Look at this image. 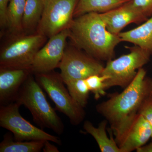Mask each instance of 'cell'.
Masks as SVG:
<instances>
[{
    "label": "cell",
    "mask_w": 152,
    "mask_h": 152,
    "mask_svg": "<svg viewBox=\"0 0 152 152\" xmlns=\"http://www.w3.org/2000/svg\"><path fill=\"white\" fill-rule=\"evenodd\" d=\"M26 0H10L7 10V21L9 31L15 35L23 32L22 20Z\"/></svg>",
    "instance_id": "obj_19"
},
{
    "label": "cell",
    "mask_w": 152,
    "mask_h": 152,
    "mask_svg": "<svg viewBox=\"0 0 152 152\" xmlns=\"http://www.w3.org/2000/svg\"><path fill=\"white\" fill-rule=\"evenodd\" d=\"M132 0H79L74 18L90 12L104 13Z\"/></svg>",
    "instance_id": "obj_16"
},
{
    "label": "cell",
    "mask_w": 152,
    "mask_h": 152,
    "mask_svg": "<svg viewBox=\"0 0 152 152\" xmlns=\"http://www.w3.org/2000/svg\"><path fill=\"white\" fill-rule=\"evenodd\" d=\"M107 123V120H104L99 123L98 127H96L90 121H86L84 123L83 129L94 138L101 152H121L113 137L111 129L109 130L110 137H109L107 135L106 128Z\"/></svg>",
    "instance_id": "obj_15"
},
{
    "label": "cell",
    "mask_w": 152,
    "mask_h": 152,
    "mask_svg": "<svg viewBox=\"0 0 152 152\" xmlns=\"http://www.w3.org/2000/svg\"><path fill=\"white\" fill-rule=\"evenodd\" d=\"M143 68L122 92L109 95L108 99L96 106V110L110 123L115 124L137 113L144 101L152 94V79L146 76Z\"/></svg>",
    "instance_id": "obj_2"
},
{
    "label": "cell",
    "mask_w": 152,
    "mask_h": 152,
    "mask_svg": "<svg viewBox=\"0 0 152 152\" xmlns=\"http://www.w3.org/2000/svg\"><path fill=\"white\" fill-rule=\"evenodd\" d=\"M69 35L68 28L49 38L48 42L39 49L35 57L31 69L32 73L35 75L46 73L58 67Z\"/></svg>",
    "instance_id": "obj_11"
},
{
    "label": "cell",
    "mask_w": 152,
    "mask_h": 152,
    "mask_svg": "<svg viewBox=\"0 0 152 152\" xmlns=\"http://www.w3.org/2000/svg\"><path fill=\"white\" fill-rule=\"evenodd\" d=\"M32 73L27 69L0 68V104L14 102L19 90Z\"/></svg>",
    "instance_id": "obj_13"
},
{
    "label": "cell",
    "mask_w": 152,
    "mask_h": 152,
    "mask_svg": "<svg viewBox=\"0 0 152 152\" xmlns=\"http://www.w3.org/2000/svg\"><path fill=\"white\" fill-rule=\"evenodd\" d=\"M104 67L100 61L77 48L65 49L58 66L60 75L65 84L75 80L86 79L93 75H101Z\"/></svg>",
    "instance_id": "obj_10"
},
{
    "label": "cell",
    "mask_w": 152,
    "mask_h": 152,
    "mask_svg": "<svg viewBox=\"0 0 152 152\" xmlns=\"http://www.w3.org/2000/svg\"><path fill=\"white\" fill-rule=\"evenodd\" d=\"M79 0H43L44 9L37 33L50 38L66 29L73 20Z\"/></svg>",
    "instance_id": "obj_9"
},
{
    "label": "cell",
    "mask_w": 152,
    "mask_h": 152,
    "mask_svg": "<svg viewBox=\"0 0 152 152\" xmlns=\"http://www.w3.org/2000/svg\"><path fill=\"white\" fill-rule=\"evenodd\" d=\"M43 9V0H26L22 20L23 32L30 34L37 28Z\"/></svg>",
    "instance_id": "obj_17"
},
{
    "label": "cell",
    "mask_w": 152,
    "mask_h": 152,
    "mask_svg": "<svg viewBox=\"0 0 152 152\" xmlns=\"http://www.w3.org/2000/svg\"><path fill=\"white\" fill-rule=\"evenodd\" d=\"M109 77L104 75H93L86 79L90 91L94 95L95 99L98 100L106 94L105 82Z\"/></svg>",
    "instance_id": "obj_21"
},
{
    "label": "cell",
    "mask_w": 152,
    "mask_h": 152,
    "mask_svg": "<svg viewBox=\"0 0 152 152\" xmlns=\"http://www.w3.org/2000/svg\"><path fill=\"white\" fill-rule=\"evenodd\" d=\"M138 113L148 122L152 128V94L144 101Z\"/></svg>",
    "instance_id": "obj_22"
},
{
    "label": "cell",
    "mask_w": 152,
    "mask_h": 152,
    "mask_svg": "<svg viewBox=\"0 0 152 152\" xmlns=\"http://www.w3.org/2000/svg\"><path fill=\"white\" fill-rule=\"evenodd\" d=\"M68 29L69 38L76 48L99 61L113 59L115 48L121 42L118 35L108 31L98 13H88L74 18Z\"/></svg>",
    "instance_id": "obj_1"
},
{
    "label": "cell",
    "mask_w": 152,
    "mask_h": 152,
    "mask_svg": "<svg viewBox=\"0 0 152 152\" xmlns=\"http://www.w3.org/2000/svg\"><path fill=\"white\" fill-rule=\"evenodd\" d=\"M14 102L29 110L33 120L41 129H50L62 134L64 126L47 100L43 89L32 76H28L19 90Z\"/></svg>",
    "instance_id": "obj_3"
},
{
    "label": "cell",
    "mask_w": 152,
    "mask_h": 152,
    "mask_svg": "<svg viewBox=\"0 0 152 152\" xmlns=\"http://www.w3.org/2000/svg\"><path fill=\"white\" fill-rule=\"evenodd\" d=\"M110 129L121 152L136 151L152 137L151 126L138 112L111 126Z\"/></svg>",
    "instance_id": "obj_8"
},
{
    "label": "cell",
    "mask_w": 152,
    "mask_h": 152,
    "mask_svg": "<svg viewBox=\"0 0 152 152\" xmlns=\"http://www.w3.org/2000/svg\"><path fill=\"white\" fill-rule=\"evenodd\" d=\"M132 3L148 18L152 16V0H132Z\"/></svg>",
    "instance_id": "obj_23"
},
{
    "label": "cell",
    "mask_w": 152,
    "mask_h": 152,
    "mask_svg": "<svg viewBox=\"0 0 152 152\" xmlns=\"http://www.w3.org/2000/svg\"><path fill=\"white\" fill-rule=\"evenodd\" d=\"M36 76V80L53 102L57 110L65 115L72 124H80L86 116L84 108L72 97L60 74L52 71Z\"/></svg>",
    "instance_id": "obj_6"
},
{
    "label": "cell",
    "mask_w": 152,
    "mask_h": 152,
    "mask_svg": "<svg viewBox=\"0 0 152 152\" xmlns=\"http://www.w3.org/2000/svg\"><path fill=\"white\" fill-rule=\"evenodd\" d=\"M45 38L38 33L15 35L1 50L0 68L31 70L35 57Z\"/></svg>",
    "instance_id": "obj_5"
},
{
    "label": "cell",
    "mask_w": 152,
    "mask_h": 152,
    "mask_svg": "<svg viewBox=\"0 0 152 152\" xmlns=\"http://www.w3.org/2000/svg\"><path fill=\"white\" fill-rule=\"evenodd\" d=\"M10 0H0V25L1 27H7V10Z\"/></svg>",
    "instance_id": "obj_24"
},
{
    "label": "cell",
    "mask_w": 152,
    "mask_h": 152,
    "mask_svg": "<svg viewBox=\"0 0 152 152\" xmlns=\"http://www.w3.org/2000/svg\"><path fill=\"white\" fill-rule=\"evenodd\" d=\"M122 42L137 46L152 56V16L137 27L118 34Z\"/></svg>",
    "instance_id": "obj_14"
},
{
    "label": "cell",
    "mask_w": 152,
    "mask_h": 152,
    "mask_svg": "<svg viewBox=\"0 0 152 152\" xmlns=\"http://www.w3.org/2000/svg\"><path fill=\"white\" fill-rule=\"evenodd\" d=\"M45 141L17 140L7 133L4 136V140L0 143V152H40Z\"/></svg>",
    "instance_id": "obj_18"
},
{
    "label": "cell",
    "mask_w": 152,
    "mask_h": 152,
    "mask_svg": "<svg viewBox=\"0 0 152 152\" xmlns=\"http://www.w3.org/2000/svg\"><path fill=\"white\" fill-rule=\"evenodd\" d=\"M129 53L107 61L102 75L109 78L105 82L106 89L112 87L125 88L134 78L139 69L150 61L151 55L141 48L134 45L126 46Z\"/></svg>",
    "instance_id": "obj_4"
},
{
    "label": "cell",
    "mask_w": 152,
    "mask_h": 152,
    "mask_svg": "<svg viewBox=\"0 0 152 152\" xmlns=\"http://www.w3.org/2000/svg\"><path fill=\"white\" fill-rule=\"evenodd\" d=\"M136 151L137 152H152V140L149 144L144 145L138 148L136 150Z\"/></svg>",
    "instance_id": "obj_26"
},
{
    "label": "cell",
    "mask_w": 152,
    "mask_h": 152,
    "mask_svg": "<svg viewBox=\"0 0 152 152\" xmlns=\"http://www.w3.org/2000/svg\"><path fill=\"white\" fill-rule=\"evenodd\" d=\"M100 15L108 31L116 35L130 24H139L148 19L134 7L132 1Z\"/></svg>",
    "instance_id": "obj_12"
},
{
    "label": "cell",
    "mask_w": 152,
    "mask_h": 152,
    "mask_svg": "<svg viewBox=\"0 0 152 152\" xmlns=\"http://www.w3.org/2000/svg\"><path fill=\"white\" fill-rule=\"evenodd\" d=\"M65 85L74 99L83 107H86L88 104L90 91L86 79L71 81Z\"/></svg>",
    "instance_id": "obj_20"
},
{
    "label": "cell",
    "mask_w": 152,
    "mask_h": 152,
    "mask_svg": "<svg viewBox=\"0 0 152 152\" xmlns=\"http://www.w3.org/2000/svg\"><path fill=\"white\" fill-rule=\"evenodd\" d=\"M49 141L45 142L42 151L44 152H59V150L53 144H51Z\"/></svg>",
    "instance_id": "obj_25"
},
{
    "label": "cell",
    "mask_w": 152,
    "mask_h": 152,
    "mask_svg": "<svg viewBox=\"0 0 152 152\" xmlns=\"http://www.w3.org/2000/svg\"><path fill=\"white\" fill-rule=\"evenodd\" d=\"M20 105L12 102L0 107V126L10 131L17 140L49 141L61 145L59 138L37 127L22 116L19 111Z\"/></svg>",
    "instance_id": "obj_7"
}]
</instances>
